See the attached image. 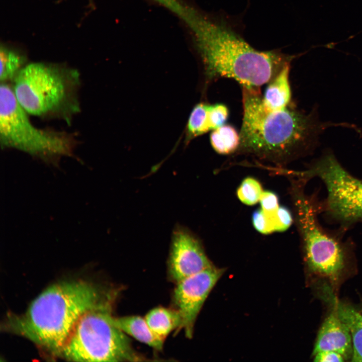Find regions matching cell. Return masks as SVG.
I'll use <instances>...</instances> for the list:
<instances>
[{
	"label": "cell",
	"mask_w": 362,
	"mask_h": 362,
	"mask_svg": "<svg viewBox=\"0 0 362 362\" xmlns=\"http://www.w3.org/2000/svg\"><path fill=\"white\" fill-rule=\"evenodd\" d=\"M177 14L194 34L210 80L232 78L242 88L258 92L293 58L280 52L257 50L225 22L212 19L186 5Z\"/></svg>",
	"instance_id": "obj_1"
},
{
	"label": "cell",
	"mask_w": 362,
	"mask_h": 362,
	"mask_svg": "<svg viewBox=\"0 0 362 362\" xmlns=\"http://www.w3.org/2000/svg\"><path fill=\"white\" fill-rule=\"evenodd\" d=\"M118 295L116 290L88 282L58 283L41 292L24 314L9 317L6 326L52 354L60 355L80 317L90 310L114 306Z\"/></svg>",
	"instance_id": "obj_2"
},
{
	"label": "cell",
	"mask_w": 362,
	"mask_h": 362,
	"mask_svg": "<svg viewBox=\"0 0 362 362\" xmlns=\"http://www.w3.org/2000/svg\"><path fill=\"white\" fill-rule=\"evenodd\" d=\"M243 119L237 153L279 164L306 153L323 129L313 116L288 106L267 109L260 92L242 88Z\"/></svg>",
	"instance_id": "obj_3"
},
{
	"label": "cell",
	"mask_w": 362,
	"mask_h": 362,
	"mask_svg": "<svg viewBox=\"0 0 362 362\" xmlns=\"http://www.w3.org/2000/svg\"><path fill=\"white\" fill-rule=\"evenodd\" d=\"M78 77L76 71L59 65L31 63L17 73L13 89L27 113L66 116L79 109L75 96Z\"/></svg>",
	"instance_id": "obj_4"
},
{
	"label": "cell",
	"mask_w": 362,
	"mask_h": 362,
	"mask_svg": "<svg viewBox=\"0 0 362 362\" xmlns=\"http://www.w3.org/2000/svg\"><path fill=\"white\" fill-rule=\"evenodd\" d=\"M114 306L88 311L79 319L60 356L76 361H138L144 357L112 322Z\"/></svg>",
	"instance_id": "obj_5"
},
{
	"label": "cell",
	"mask_w": 362,
	"mask_h": 362,
	"mask_svg": "<svg viewBox=\"0 0 362 362\" xmlns=\"http://www.w3.org/2000/svg\"><path fill=\"white\" fill-rule=\"evenodd\" d=\"M305 184L296 181L292 189L296 220L302 238L306 262L313 272L336 280L346 258L345 246L337 235L320 225L318 215L321 203L305 195Z\"/></svg>",
	"instance_id": "obj_6"
},
{
	"label": "cell",
	"mask_w": 362,
	"mask_h": 362,
	"mask_svg": "<svg viewBox=\"0 0 362 362\" xmlns=\"http://www.w3.org/2000/svg\"><path fill=\"white\" fill-rule=\"evenodd\" d=\"M6 82L0 87V139L5 147L43 157L69 155L74 147L67 133L35 127Z\"/></svg>",
	"instance_id": "obj_7"
},
{
	"label": "cell",
	"mask_w": 362,
	"mask_h": 362,
	"mask_svg": "<svg viewBox=\"0 0 362 362\" xmlns=\"http://www.w3.org/2000/svg\"><path fill=\"white\" fill-rule=\"evenodd\" d=\"M297 173L307 181L318 177L324 183L327 196L321 203V212L345 227L362 222V180L347 171L333 155H325Z\"/></svg>",
	"instance_id": "obj_8"
},
{
	"label": "cell",
	"mask_w": 362,
	"mask_h": 362,
	"mask_svg": "<svg viewBox=\"0 0 362 362\" xmlns=\"http://www.w3.org/2000/svg\"><path fill=\"white\" fill-rule=\"evenodd\" d=\"M224 269L213 266L177 283L172 293L173 308L182 318L180 329L193 337L197 316L204 302Z\"/></svg>",
	"instance_id": "obj_9"
},
{
	"label": "cell",
	"mask_w": 362,
	"mask_h": 362,
	"mask_svg": "<svg viewBox=\"0 0 362 362\" xmlns=\"http://www.w3.org/2000/svg\"><path fill=\"white\" fill-rule=\"evenodd\" d=\"M213 266L199 238L186 227L176 226L173 231L167 261L169 280L176 284Z\"/></svg>",
	"instance_id": "obj_10"
},
{
	"label": "cell",
	"mask_w": 362,
	"mask_h": 362,
	"mask_svg": "<svg viewBox=\"0 0 362 362\" xmlns=\"http://www.w3.org/2000/svg\"><path fill=\"white\" fill-rule=\"evenodd\" d=\"M324 350L341 354L345 359L352 356V343L350 330L340 317L336 307L323 321L318 333L313 355Z\"/></svg>",
	"instance_id": "obj_11"
},
{
	"label": "cell",
	"mask_w": 362,
	"mask_h": 362,
	"mask_svg": "<svg viewBox=\"0 0 362 362\" xmlns=\"http://www.w3.org/2000/svg\"><path fill=\"white\" fill-rule=\"evenodd\" d=\"M112 322L126 334L129 335L155 349H162L164 340L152 331L145 318L136 315L119 317L113 316Z\"/></svg>",
	"instance_id": "obj_12"
},
{
	"label": "cell",
	"mask_w": 362,
	"mask_h": 362,
	"mask_svg": "<svg viewBox=\"0 0 362 362\" xmlns=\"http://www.w3.org/2000/svg\"><path fill=\"white\" fill-rule=\"evenodd\" d=\"M290 62L286 64L279 72L269 82L262 101L271 110H283L289 105L291 91L289 76Z\"/></svg>",
	"instance_id": "obj_13"
},
{
	"label": "cell",
	"mask_w": 362,
	"mask_h": 362,
	"mask_svg": "<svg viewBox=\"0 0 362 362\" xmlns=\"http://www.w3.org/2000/svg\"><path fill=\"white\" fill-rule=\"evenodd\" d=\"M145 319L152 331L163 340L172 331L180 330L181 316L173 308L156 307L147 313Z\"/></svg>",
	"instance_id": "obj_14"
},
{
	"label": "cell",
	"mask_w": 362,
	"mask_h": 362,
	"mask_svg": "<svg viewBox=\"0 0 362 362\" xmlns=\"http://www.w3.org/2000/svg\"><path fill=\"white\" fill-rule=\"evenodd\" d=\"M335 305L342 320L348 326L352 343V361H362V315L347 305L336 302Z\"/></svg>",
	"instance_id": "obj_15"
},
{
	"label": "cell",
	"mask_w": 362,
	"mask_h": 362,
	"mask_svg": "<svg viewBox=\"0 0 362 362\" xmlns=\"http://www.w3.org/2000/svg\"><path fill=\"white\" fill-rule=\"evenodd\" d=\"M210 140L216 152L227 155L236 152L240 143V135L234 127L224 124L212 131Z\"/></svg>",
	"instance_id": "obj_16"
},
{
	"label": "cell",
	"mask_w": 362,
	"mask_h": 362,
	"mask_svg": "<svg viewBox=\"0 0 362 362\" xmlns=\"http://www.w3.org/2000/svg\"><path fill=\"white\" fill-rule=\"evenodd\" d=\"M0 60V80L2 82L14 78L24 66L26 61L25 56L20 52L3 45L1 47Z\"/></svg>",
	"instance_id": "obj_17"
},
{
	"label": "cell",
	"mask_w": 362,
	"mask_h": 362,
	"mask_svg": "<svg viewBox=\"0 0 362 362\" xmlns=\"http://www.w3.org/2000/svg\"><path fill=\"white\" fill-rule=\"evenodd\" d=\"M210 105L200 103L193 109L188 124L190 137H197L212 130L209 116Z\"/></svg>",
	"instance_id": "obj_18"
},
{
	"label": "cell",
	"mask_w": 362,
	"mask_h": 362,
	"mask_svg": "<svg viewBox=\"0 0 362 362\" xmlns=\"http://www.w3.org/2000/svg\"><path fill=\"white\" fill-rule=\"evenodd\" d=\"M263 190L260 183L252 177L245 178L237 190V196L243 204L252 206L259 202Z\"/></svg>",
	"instance_id": "obj_19"
},
{
	"label": "cell",
	"mask_w": 362,
	"mask_h": 362,
	"mask_svg": "<svg viewBox=\"0 0 362 362\" xmlns=\"http://www.w3.org/2000/svg\"><path fill=\"white\" fill-rule=\"evenodd\" d=\"M252 221L254 228L260 233L268 234L276 232L274 218L266 216L261 209L253 212Z\"/></svg>",
	"instance_id": "obj_20"
},
{
	"label": "cell",
	"mask_w": 362,
	"mask_h": 362,
	"mask_svg": "<svg viewBox=\"0 0 362 362\" xmlns=\"http://www.w3.org/2000/svg\"><path fill=\"white\" fill-rule=\"evenodd\" d=\"M229 115L227 107L224 104L210 105L209 116L212 130L224 125Z\"/></svg>",
	"instance_id": "obj_21"
},
{
	"label": "cell",
	"mask_w": 362,
	"mask_h": 362,
	"mask_svg": "<svg viewBox=\"0 0 362 362\" xmlns=\"http://www.w3.org/2000/svg\"><path fill=\"white\" fill-rule=\"evenodd\" d=\"M259 202L261 209L268 217H274L279 209V200L278 196L269 191H263Z\"/></svg>",
	"instance_id": "obj_22"
},
{
	"label": "cell",
	"mask_w": 362,
	"mask_h": 362,
	"mask_svg": "<svg viewBox=\"0 0 362 362\" xmlns=\"http://www.w3.org/2000/svg\"><path fill=\"white\" fill-rule=\"evenodd\" d=\"M276 219V231L278 232L286 230L290 227L293 222V218L290 211L284 206H279Z\"/></svg>",
	"instance_id": "obj_23"
},
{
	"label": "cell",
	"mask_w": 362,
	"mask_h": 362,
	"mask_svg": "<svg viewBox=\"0 0 362 362\" xmlns=\"http://www.w3.org/2000/svg\"><path fill=\"white\" fill-rule=\"evenodd\" d=\"M314 356L315 361L340 362L345 360L341 354L332 350L321 351L315 354Z\"/></svg>",
	"instance_id": "obj_24"
}]
</instances>
